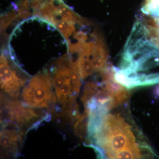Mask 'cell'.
<instances>
[{"instance_id": "cell-3", "label": "cell", "mask_w": 159, "mask_h": 159, "mask_svg": "<svg viewBox=\"0 0 159 159\" xmlns=\"http://www.w3.org/2000/svg\"><path fill=\"white\" fill-rule=\"evenodd\" d=\"M2 52L1 56V87L9 97L17 98L27 82V73L20 68L10 54Z\"/></svg>"}, {"instance_id": "cell-8", "label": "cell", "mask_w": 159, "mask_h": 159, "mask_svg": "<svg viewBox=\"0 0 159 159\" xmlns=\"http://www.w3.org/2000/svg\"><path fill=\"white\" fill-rule=\"evenodd\" d=\"M53 25L62 34L67 42L71 36L75 33V25L67 21L55 18Z\"/></svg>"}, {"instance_id": "cell-9", "label": "cell", "mask_w": 159, "mask_h": 159, "mask_svg": "<svg viewBox=\"0 0 159 159\" xmlns=\"http://www.w3.org/2000/svg\"><path fill=\"white\" fill-rule=\"evenodd\" d=\"M155 93L159 97V86L156 89Z\"/></svg>"}, {"instance_id": "cell-7", "label": "cell", "mask_w": 159, "mask_h": 159, "mask_svg": "<svg viewBox=\"0 0 159 159\" xmlns=\"http://www.w3.org/2000/svg\"><path fill=\"white\" fill-rule=\"evenodd\" d=\"M79 55L77 61L80 74L82 79H85L92 74L94 71L92 58L90 57L91 55L85 54Z\"/></svg>"}, {"instance_id": "cell-2", "label": "cell", "mask_w": 159, "mask_h": 159, "mask_svg": "<svg viewBox=\"0 0 159 159\" xmlns=\"http://www.w3.org/2000/svg\"><path fill=\"white\" fill-rule=\"evenodd\" d=\"M52 77L47 69L31 77L23 89L22 96L26 104L34 108H47L56 101Z\"/></svg>"}, {"instance_id": "cell-6", "label": "cell", "mask_w": 159, "mask_h": 159, "mask_svg": "<svg viewBox=\"0 0 159 159\" xmlns=\"http://www.w3.org/2000/svg\"><path fill=\"white\" fill-rule=\"evenodd\" d=\"M94 71H99L103 68L107 60V54L102 41L97 38V43L92 58Z\"/></svg>"}, {"instance_id": "cell-4", "label": "cell", "mask_w": 159, "mask_h": 159, "mask_svg": "<svg viewBox=\"0 0 159 159\" xmlns=\"http://www.w3.org/2000/svg\"><path fill=\"white\" fill-rule=\"evenodd\" d=\"M2 97L1 110L2 125L12 124L21 128L37 122L39 114L33 107L24 104L18 100H10Z\"/></svg>"}, {"instance_id": "cell-1", "label": "cell", "mask_w": 159, "mask_h": 159, "mask_svg": "<svg viewBox=\"0 0 159 159\" xmlns=\"http://www.w3.org/2000/svg\"><path fill=\"white\" fill-rule=\"evenodd\" d=\"M51 72L57 100L70 113L81 85L78 61H74L68 53L57 60Z\"/></svg>"}, {"instance_id": "cell-5", "label": "cell", "mask_w": 159, "mask_h": 159, "mask_svg": "<svg viewBox=\"0 0 159 159\" xmlns=\"http://www.w3.org/2000/svg\"><path fill=\"white\" fill-rule=\"evenodd\" d=\"M2 126L1 147L2 155L6 157L16 154L23 140L21 128L12 124L2 125Z\"/></svg>"}]
</instances>
